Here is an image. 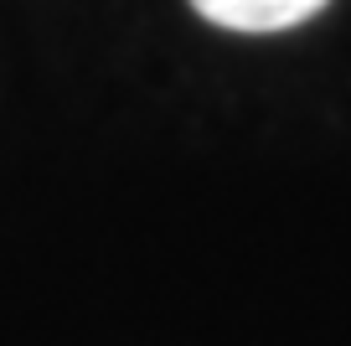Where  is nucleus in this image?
Wrapping results in <instances>:
<instances>
[{"label": "nucleus", "mask_w": 351, "mask_h": 346, "mask_svg": "<svg viewBox=\"0 0 351 346\" xmlns=\"http://www.w3.org/2000/svg\"><path fill=\"white\" fill-rule=\"evenodd\" d=\"M191 5L222 32H289L320 16L330 0H191Z\"/></svg>", "instance_id": "f257e3e1"}]
</instances>
